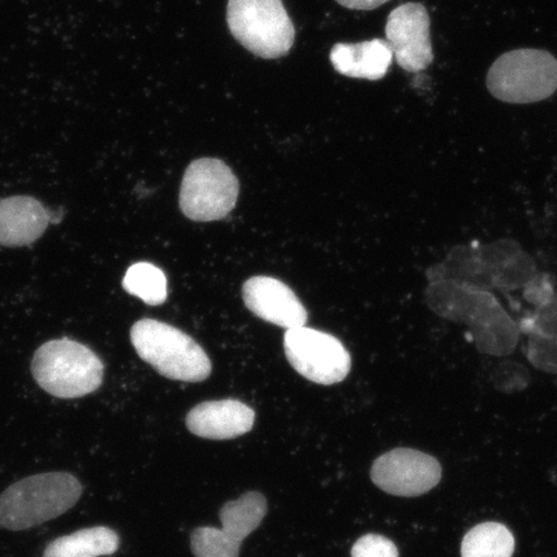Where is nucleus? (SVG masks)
<instances>
[{
	"instance_id": "19",
	"label": "nucleus",
	"mask_w": 557,
	"mask_h": 557,
	"mask_svg": "<svg viewBox=\"0 0 557 557\" xmlns=\"http://www.w3.org/2000/svg\"><path fill=\"white\" fill-rule=\"evenodd\" d=\"M123 287L150 306L162 305L169 296L163 271L149 262L132 264L123 278Z\"/></svg>"
},
{
	"instance_id": "28",
	"label": "nucleus",
	"mask_w": 557,
	"mask_h": 557,
	"mask_svg": "<svg viewBox=\"0 0 557 557\" xmlns=\"http://www.w3.org/2000/svg\"><path fill=\"white\" fill-rule=\"evenodd\" d=\"M336 2L348 10L372 11L387 3L388 0H336Z\"/></svg>"
},
{
	"instance_id": "10",
	"label": "nucleus",
	"mask_w": 557,
	"mask_h": 557,
	"mask_svg": "<svg viewBox=\"0 0 557 557\" xmlns=\"http://www.w3.org/2000/svg\"><path fill=\"white\" fill-rule=\"evenodd\" d=\"M430 16L421 3H406L389 13L386 41L394 59L408 73H420L434 61L430 37Z\"/></svg>"
},
{
	"instance_id": "20",
	"label": "nucleus",
	"mask_w": 557,
	"mask_h": 557,
	"mask_svg": "<svg viewBox=\"0 0 557 557\" xmlns=\"http://www.w3.org/2000/svg\"><path fill=\"white\" fill-rule=\"evenodd\" d=\"M539 274L537 262L524 250L504 267L492 271L493 287L503 292L522 289Z\"/></svg>"
},
{
	"instance_id": "4",
	"label": "nucleus",
	"mask_w": 557,
	"mask_h": 557,
	"mask_svg": "<svg viewBox=\"0 0 557 557\" xmlns=\"http://www.w3.org/2000/svg\"><path fill=\"white\" fill-rule=\"evenodd\" d=\"M493 97L507 103H533L557 90V60L547 51L521 48L506 52L486 75Z\"/></svg>"
},
{
	"instance_id": "24",
	"label": "nucleus",
	"mask_w": 557,
	"mask_h": 557,
	"mask_svg": "<svg viewBox=\"0 0 557 557\" xmlns=\"http://www.w3.org/2000/svg\"><path fill=\"white\" fill-rule=\"evenodd\" d=\"M522 252L520 243L504 238L496 242L478 244L479 260L486 270L494 271Z\"/></svg>"
},
{
	"instance_id": "14",
	"label": "nucleus",
	"mask_w": 557,
	"mask_h": 557,
	"mask_svg": "<svg viewBox=\"0 0 557 557\" xmlns=\"http://www.w3.org/2000/svg\"><path fill=\"white\" fill-rule=\"evenodd\" d=\"M393 59L392 47L382 39L357 45L338 44L331 51L333 67L348 78L380 81L387 74Z\"/></svg>"
},
{
	"instance_id": "26",
	"label": "nucleus",
	"mask_w": 557,
	"mask_h": 557,
	"mask_svg": "<svg viewBox=\"0 0 557 557\" xmlns=\"http://www.w3.org/2000/svg\"><path fill=\"white\" fill-rule=\"evenodd\" d=\"M351 557H399L398 547L380 534H366L351 548Z\"/></svg>"
},
{
	"instance_id": "11",
	"label": "nucleus",
	"mask_w": 557,
	"mask_h": 557,
	"mask_svg": "<svg viewBox=\"0 0 557 557\" xmlns=\"http://www.w3.org/2000/svg\"><path fill=\"white\" fill-rule=\"evenodd\" d=\"M248 310L264 322L295 330L308 323L309 313L287 284L270 276H253L243 285Z\"/></svg>"
},
{
	"instance_id": "21",
	"label": "nucleus",
	"mask_w": 557,
	"mask_h": 557,
	"mask_svg": "<svg viewBox=\"0 0 557 557\" xmlns=\"http://www.w3.org/2000/svg\"><path fill=\"white\" fill-rule=\"evenodd\" d=\"M518 324L520 332L528 336L557 338V295L552 301L527 313Z\"/></svg>"
},
{
	"instance_id": "3",
	"label": "nucleus",
	"mask_w": 557,
	"mask_h": 557,
	"mask_svg": "<svg viewBox=\"0 0 557 557\" xmlns=\"http://www.w3.org/2000/svg\"><path fill=\"white\" fill-rule=\"evenodd\" d=\"M103 364L89 347L74 339L48 341L35 352L33 377L46 393L60 399H78L99 389Z\"/></svg>"
},
{
	"instance_id": "25",
	"label": "nucleus",
	"mask_w": 557,
	"mask_h": 557,
	"mask_svg": "<svg viewBox=\"0 0 557 557\" xmlns=\"http://www.w3.org/2000/svg\"><path fill=\"white\" fill-rule=\"evenodd\" d=\"M492 381L500 392H519L529 385L531 374L524 366L517 361L506 360L494 368Z\"/></svg>"
},
{
	"instance_id": "27",
	"label": "nucleus",
	"mask_w": 557,
	"mask_h": 557,
	"mask_svg": "<svg viewBox=\"0 0 557 557\" xmlns=\"http://www.w3.org/2000/svg\"><path fill=\"white\" fill-rule=\"evenodd\" d=\"M556 295V278L548 273H539L522 288V296L534 308L552 301Z\"/></svg>"
},
{
	"instance_id": "15",
	"label": "nucleus",
	"mask_w": 557,
	"mask_h": 557,
	"mask_svg": "<svg viewBox=\"0 0 557 557\" xmlns=\"http://www.w3.org/2000/svg\"><path fill=\"white\" fill-rule=\"evenodd\" d=\"M426 275L429 282L451 281L476 289H494L492 271L479 260L478 243L451 248L442 262L428 270Z\"/></svg>"
},
{
	"instance_id": "23",
	"label": "nucleus",
	"mask_w": 557,
	"mask_h": 557,
	"mask_svg": "<svg viewBox=\"0 0 557 557\" xmlns=\"http://www.w3.org/2000/svg\"><path fill=\"white\" fill-rule=\"evenodd\" d=\"M525 357L541 372L557 374V338L528 336Z\"/></svg>"
},
{
	"instance_id": "6",
	"label": "nucleus",
	"mask_w": 557,
	"mask_h": 557,
	"mask_svg": "<svg viewBox=\"0 0 557 557\" xmlns=\"http://www.w3.org/2000/svg\"><path fill=\"white\" fill-rule=\"evenodd\" d=\"M239 197V181L220 159L201 158L187 166L180 191V208L197 222L220 221L233 211Z\"/></svg>"
},
{
	"instance_id": "12",
	"label": "nucleus",
	"mask_w": 557,
	"mask_h": 557,
	"mask_svg": "<svg viewBox=\"0 0 557 557\" xmlns=\"http://www.w3.org/2000/svg\"><path fill=\"white\" fill-rule=\"evenodd\" d=\"M255 410L239 400L200 403L186 416V426L195 436L209 441H232L253 429Z\"/></svg>"
},
{
	"instance_id": "1",
	"label": "nucleus",
	"mask_w": 557,
	"mask_h": 557,
	"mask_svg": "<svg viewBox=\"0 0 557 557\" xmlns=\"http://www.w3.org/2000/svg\"><path fill=\"white\" fill-rule=\"evenodd\" d=\"M83 485L69 472L38 473L0 494V528L20 532L58 519L79 503Z\"/></svg>"
},
{
	"instance_id": "8",
	"label": "nucleus",
	"mask_w": 557,
	"mask_h": 557,
	"mask_svg": "<svg viewBox=\"0 0 557 557\" xmlns=\"http://www.w3.org/2000/svg\"><path fill=\"white\" fill-rule=\"evenodd\" d=\"M284 351L296 372L318 385L343 382L351 369V357L332 334L306 326L284 334Z\"/></svg>"
},
{
	"instance_id": "18",
	"label": "nucleus",
	"mask_w": 557,
	"mask_h": 557,
	"mask_svg": "<svg viewBox=\"0 0 557 557\" xmlns=\"http://www.w3.org/2000/svg\"><path fill=\"white\" fill-rule=\"evenodd\" d=\"M515 539L499 522L473 527L462 541V557H512Z\"/></svg>"
},
{
	"instance_id": "5",
	"label": "nucleus",
	"mask_w": 557,
	"mask_h": 557,
	"mask_svg": "<svg viewBox=\"0 0 557 557\" xmlns=\"http://www.w3.org/2000/svg\"><path fill=\"white\" fill-rule=\"evenodd\" d=\"M226 18L233 37L257 58H283L294 47L295 26L282 0H228Z\"/></svg>"
},
{
	"instance_id": "16",
	"label": "nucleus",
	"mask_w": 557,
	"mask_h": 557,
	"mask_svg": "<svg viewBox=\"0 0 557 557\" xmlns=\"http://www.w3.org/2000/svg\"><path fill=\"white\" fill-rule=\"evenodd\" d=\"M120 535L108 527L82 531L54 540L45 549L44 557H101L113 555L120 548Z\"/></svg>"
},
{
	"instance_id": "13",
	"label": "nucleus",
	"mask_w": 557,
	"mask_h": 557,
	"mask_svg": "<svg viewBox=\"0 0 557 557\" xmlns=\"http://www.w3.org/2000/svg\"><path fill=\"white\" fill-rule=\"evenodd\" d=\"M51 212L32 197L0 200V246H30L51 224Z\"/></svg>"
},
{
	"instance_id": "2",
	"label": "nucleus",
	"mask_w": 557,
	"mask_h": 557,
	"mask_svg": "<svg viewBox=\"0 0 557 557\" xmlns=\"http://www.w3.org/2000/svg\"><path fill=\"white\" fill-rule=\"evenodd\" d=\"M131 341L138 357L163 377L181 382H203L212 372L208 355L186 333L154 319L132 326Z\"/></svg>"
},
{
	"instance_id": "9",
	"label": "nucleus",
	"mask_w": 557,
	"mask_h": 557,
	"mask_svg": "<svg viewBox=\"0 0 557 557\" xmlns=\"http://www.w3.org/2000/svg\"><path fill=\"white\" fill-rule=\"evenodd\" d=\"M372 482L398 497H418L434 490L442 480L437 459L420 450L398 448L375 459Z\"/></svg>"
},
{
	"instance_id": "22",
	"label": "nucleus",
	"mask_w": 557,
	"mask_h": 557,
	"mask_svg": "<svg viewBox=\"0 0 557 557\" xmlns=\"http://www.w3.org/2000/svg\"><path fill=\"white\" fill-rule=\"evenodd\" d=\"M461 289V283L451 281L429 282L424 298L429 309L445 320L451 322L455 313L457 299Z\"/></svg>"
},
{
	"instance_id": "7",
	"label": "nucleus",
	"mask_w": 557,
	"mask_h": 557,
	"mask_svg": "<svg viewBox=\"0 0 557 557\" xmlns=\"http://www.w3.org/2000/svg\"><path fill=\"white\" fill-rule=\"evenodd\" d=\"M268 513V500L259 492H247L230 500L220 510L221 528L201 527L191 533L195 557H239L244 540L249 537Z\"/></svg>"
},
{
	"instance_id": "17",
	"label": "nucleus",
	"mask_w": 557,
	"mask_h": 557,
	"mask_svg": "<svg viewBox=\"0 0 557 557\" xmlns=\"http://www.w3.org/2000/svg\"><path fill=\"white\" fill-rule=\"evenodd\" d=\"M470 333L478 351L497 358L511 355L521 334L518 322L506 311L485 323L470 326Z\"/></svg>"
}]
</instances>
